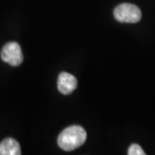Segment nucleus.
Instances as JSON below:
<instances>
[{"label":"nucleus","instance_id":"1","mask_svg":"<svg viewBox=\"0 0 155 155\" xmlns=\"http://www.w3.org/2000/svg\"><path fill=\"white\" fill-rule=\"evenodd\" d=\"M86 131L83 127L73 125L65 128L58 137V145L64 151H72L78 148L85 142Z\"/></svg>","mask_w":155,"mask_h":155},{"label":"nucleus","instance_id":"2","mask_svg":"<svg viewBox=\"0 0 155 155\" xmlns=\"http://www.w3.org/2000/svg\"><path fill=\"white\" fill-rule=\"evenodd\" d=\"M114 17L120 22L135 23L141 19V11L134 5L122 4L115 9Z\"/></svg>","mask_w":155,"mask_h":155},{"label":"nucleus","instance_id":"3","mask_svg":"<svg viewBox=\"0 0 155 155\" xmlns=\"http://www.w3.org/2000/svg\"><path fill=\"white\" fill-rule=\"evenodd\" d=\"M1 59L12 67H18L23 61L20 45L15 41H11L3 48L1 51Z\"/></svg>","mask_w":155,"mask_h":155},{"label":"nucleus","instance_id":"4","mask_svg":"<svg viewBox=\"0 0 155 155\" xmlns=\"http://www.w3.org/2000/svg\"><path fill=\"white\" fill-rule=\"evenodd\" d=\"M58 90L63 95H69L76 89L78 80L73 75L68 72H61L58 78Z\"/></svg>","mask_w":155,"mask_h":155},{"label":"nucleus","instance_id":"5","mask_svg":"<svg viewBox=\"0 0 155 155\" xmlns=\"http://www.w3.org/2000/svg\"><path fill=\"white\" fill-rule=\"evenodd\" d=\"M20 154L21 147L16 140L12 138H6L0 143V155Z\"/></svg>","mask_w":155,"mask_h":155},{"label":"nucleus","instance_id":"6","mask_svg":"<svg viewBox=\"0 0 155 155\" xmlns=\"http://www.w3.org/2000/svg\"><path fill=\"white\" fill-rule=\"evenodd\" d=\"M128 155H145V152L138 144H133L130 146L127 152Z\"/></svg>","mask_w":155,"mask_h":155}]
</instances>
